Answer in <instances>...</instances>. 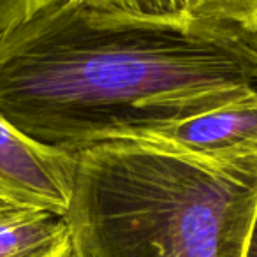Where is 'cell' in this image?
Listing matches in <instances>:
<instances>
[{
	"label": "cell",
	"instance_id": "9",
	"mask_svg": "<svg viewBox=\"0 0 257 257\" xmlns=\"http://www.w3.org/2000/svg\"><path fill=\"white\" fill-rule=\"evenodd\" d=\"M238 34H239V37H241L243 44L248 48L250 55H252L253 62H255V69H257V29L253 30V32H241V30H238Z\"/></svg>",
	"mask_w": 257,
	"mask_h": 257
},
{
	"label": "cell",
	"instance_id": "1",
	"mask_svg": "<svg viewBox=\"0 0 257 257\" xmlns=\"http://www.w3.org/2000/svg\"><path fill=\"white\" fill-rule=\"evenodd\" d=\"M257 86L238 30L50 6L0 37V114L30 140L78 152L211 109Z\"/></svg>",
	"mask_w": 257,
	"mask_h": 257
},
{
	"label": "cell",
	"instance_id": "4",
	"mask_svg": "<svg viewBox=\"0 0 257 257\" xmlns=\"http://www.w3.org/2000/svg\"><path fill=\"white\" fill-rule=\"evenodd\" d=\"M118 140L147 141L203 155L252 147L257 145V86L211 109L140 128Z\"/></svg>",
	"mask_w": 257,
	"mask_h": 257
},
{
	"label": "cell",
	"instance_id": "10",
	"mask_svg": "<svg viewBox=\"0 0 257 257\" xmlns=\"http://www.w3.org/2000/svg\"><path fill=\"white\" fill-rule=\"evenodd\" d=\"M246 257H257V222H255V227H253L252 238H250V245H248Z\"/></svg>",
	"mask_w": 257,
	"mask_h": 257
},
{
	"label": "cell",
	"instance_id": "6",
	"mask_svg": "<svg viewBox=\"0 0 257 257\" xmlns=\"http://www.w3.org/2000/svg\"><path fill=\"white\" fill-rule=\"evenodd\" d=\"M104 15L155 23H192L194 0H79Z\"/></svg>",
	"mask_w": 257,
	"mask_h": 257
},
{
	"label": "cell",
	"instance_id": "5",
	"mask_svg": "<svg viewBox=\"0 0 257 257\" xmlns=\"http://www.w3.org/2000/svg\"><path fill=\"white\" fill-rule=\"evenodd\" d=\"M0 257H78L65 217L34 208L0 211Z\"/></svg>",
	"mask_w": 257,
	"mask_h": 257
},
{
	"label": "cell",
	"instance_id": "8",
	"mask_svg": "<svg viewBox=\"0 0 257 257\" xmlns=\"http://www.w3.org/2000/svg\"><path fill=\"white\" fill-rule=\"evenodd\" d=\"M62 0H0V37Z\"/></svg>",
	"mask_w": 257,
	"mask_h": 257
},
{
	"label": "cell",
	"instance_id": "11",
	"mask_svg": "<svg viewBox=\"0 0 257 257\" xmlns=\"http://www.w3.org/2000/svg\"><path fill=\"white\" fill-rule=\"evenodd\" d=\"M6 208H9V206H6V204H2V203H0V211H2V210H6Z\"/></svg>",
	"mask_w": 257,
	"mask_h": 257
},
{
	"label": "cell",
	"instance_id": "2",
	"mask_svg": "<svg viewBox=\"0 0 257 257\" xmlns=\"http://www.w3.org/2000/svg\"><path fill=\"white\" fill-rule=\"evenodd\" d=\"M74 154L65 220L78 257H246L257 145L203 155L113 140Z\"/></svg>",
	"mask_w": 257,
	"mask_h": 257
},
{
	"label": "cell",
	"instance_id": "7",
	"mask_svg": "<svg viewBox=\"0 0 257 257\" xmlns=\"http://www.w3.org/2000/svg\"><path fill=\"white\" fill-rule=\"evenodd\" d=\"M192 20L253 32L257 29V0H194Z\"/></svg>",
	"mask_w": 257,
	"mask_h": 257
},
{
	"label": "cell",
	"instance_id": "3",
	"mask_svg": "<svg viewBox=\"0 0 257 257\" xmlns=\"http://www.w3.org/2000/svg\"><path fill=\"white\" fill-rule=\"evenodd\" d=\"M76 154L46 147L0 114V203L65 217L74 180Z\"/></svg>",
	"mask_w": 257,
	"mask_h": 257
}]
</instances>
